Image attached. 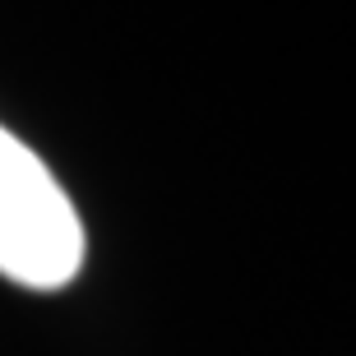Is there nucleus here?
<instances>
[{"label":"nucleus","mask_w":356,"mask_h":356,"mask_svg":"<svg viewBox=\"0 0 356 356\" xmlns=\"http://www.w3.org/2000/svg\"><path fill=\"white\" fill-rule=\"evenodd\" d=\"M83 222L51 167L0 125V273L33 291L74 282Z\"/></svg>","instance_id":"obj_1"}]
</instances>
